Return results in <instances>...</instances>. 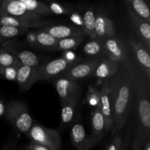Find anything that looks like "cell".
<instances>
[{
	"mask_svg": "<svg viewBox=\"0 0 150 150\" xmlns=\"http://www.w3.org/2000/svg\"><path fill=\"white\" fill-rule=\"evenodd\" d=\"M92 123V138L95 144L102 139L105 132V123L99 107L94 108L91 114Z\"/></svg>",
	"mask_w": 150,
	"mask_h": 150,
	"instance_id": "obj_19",
	"label": "cell"
},
{
	"mask_svg": "<svg viewBox=\"0 0 150 150\" xmlns=\"http://www.w3.org/2000/svg\"><path fill=\"white\" fill-rule=\"evenodd\" d=\"M71 143L77 150H90L95 144L92 136H88L81 123L73 125L70 130Z\"/></svg>",
	"mask_w": 150,
	"mask_h": 150,
	"instance_id": "obj_11",
	"label": "cell"
},
{
	"mask_svg": "<svg viewBox=\"0 0 150 150\" xmlns=\"http://www.w3.org/2000/svg\"><path fill=\"white\" fill-rule=\"evenodd\" d=\"M129 15L130 19L133 22L134 27L137 32L138 35L141 40V42L147 48L148 51H150V23L143 20L137 16L136 13H133L130 8H128Z\"/></svg>",
	"mask_w": 150,
	"mask_h": 150,
	"instance_id": "obj_17",
	"label": "cell"
},
{
	"mask_svg": "<svg viewBox=\"0 0 150 150\" xmlns=\"http://www.w3.org/2000/svg\"><path fill=\"white\" fill-rule=\"evenodd\" d=\"M54 83L61 103L73 98L80 99L81 95V86L76 81L60 77L57 78Z\"/></svg>",
	"mask_w": 150,
	"mask_h": 150,
	"instance_id": "obj_7",
	"label": "cell"
},
{
	"mask_svg": "<svg viewBox=\"0 0 150 150\" xmlns=\"http://www.w3.org/2000/svg\"><path fill=\"white\" fill-rule=\"evenodd\" d=\"M79 100L80 99L73 98V99H70L62 103V124L67 125L72 122L75 117V114H76Z\"/></svg>",
	"mask_w": 150,
	"mask_h": 150,
	"instance_id": "obj_21",
	"label": "cell"
},
{
	"mask_svg": "<svg viewBox=\"0 0 150 150\" xmlns=\"http://www.w3.org/2000/svg\"><path fill=\"white\" fill-rule=\"evenodd\" d=\"M95 32L96 38L101 40L115 37V27L113 21L103 13H99L95 16Z\"/></svg>",
	"mask_w": 150,
	"mask_h": 150,
	"instance_id": "obj_14",
	"label": "cell"
},
{
	"mask_svg": "<svg viewBox=\"0 0 150 150\" xmlns=\"http://www.w3.org/2000/svg\"><path fill=\"white\" fill-rule=\"evenodd\" d=\"M35 33H36V41L38 46L45 49L57 50L59 40L54 38L43 29L38 31Z\"/></svg>",
	"mask_w": 150,
	"mask_h": 150,
	"instance_id": "obj_24",
	"label": "cell"
},
{
	"mask_svg": "<svg viewBox=\"0 0 150 150\" xmlns=\"http://www.w3.org/2000/svg\"><path fill=\"white\" fill-rule=\"evenodd\" d=\"M130 47L135 52L137 61L142 71L144 73L146 77L150 79V56L149 51L144 46L141 41L137 40L135 38H130L129 41Z\"/></svg>",
	"mask_w": 150,
	"mask_h": 150,
	"instance_id": "obj_16",
	"label": "cell"
},
{
	"mask_svg": "<svg viewBox=\"0 0 150 150\" xmlns=\"http://www.w3.org/2000/svg\"><path fill=\"white\" fill-rule=\"evenodd\" d=\"M0 16H12L30 20L41 19L35 13L29 11L20 0H3Z\"/></svg>",
	"mask_w": 150,
	"mask_h": 150,
	"instance_id": "obj_9",
	"label": "cell"
},
{
	"mask_svg": "<svg viewBox=\"0 0 150 150\" xmlns=\"http://www.w3.org/2000/svg\"><path fill=\"white\" fill-rule=\"evenodd\" d=\"M51 13L57 15H67L73 13V9L70 6H65L64 4L57 2H51L48 5Z\"/></svg>",
	"mask_w": 150,
	"mask_h": 150,
	"instance_id": "obj_31",
	"label": "cell"
},
{
	"mask_svg": "<svg viewBox=\"0 0 150 150\" xmlns=\"http://www.w3.org/2000/svg\"><path fill=\"white\" fill-rule=\"evenodd\" d=\"M110 91L106 81L103 82L102 89L100 90V109L102 113L105 123V132L112 130L114 120H113L112 108L110 100Z\"/></svg>",
	"mask_w": 150,
	"mask_h": 150,
	"instance_id": "obj_13",
	"label": "cell"
},
{
	"mask_svg": "<svg viewBox=\"0 0 150 150\" xmlns=\"http://www.w3.org/2000/svg\"><path fill=\"white\" fill-rule=\"evenodd\" d=\"M144 150H150V142L149 141H147L146 143L144 144Z\"/></svg>",
	"mask_w": 150,
	"mask_h": 150,
	"instance_id": "obj_41",
	"label": "cell"
},
{
	"mask_svg": "<svg viewBox=\"0 0 150 150\" xmlns=\"http://www.w3.org/2000/svg\"><path fill=\"white\" fill-rule=\"evenodd\" d=\"M25 148H26V150H50L45 146H42V145L32 142L29 144L26 145Z\"/></svg>",
	"mask_w": 150,
	"mask_h": 150,
	"instance_id": "obj_35",
	"label": "cell"
},
{
	"mask_svg": "<svg viewBox=\"0 0 150 150\" xmlns=\"http://www.w3.org/2000/svg\"><path fill=\"white\" fill-rule=\"evenodd\" d=\"M46 22L43 19L30 20L12 16H0V26H11L22 28H41Z\"/></svg>",
	"mask_w": 150,
	"mask_h": 150,
	"instance_id": "obj_18",
	"label": "cell"
},
{
	"mask_svg": "<svg viewBox=\"0 0 150 150\" xmlns=\"http://www.w3.org/2000/svg\"><path fill=\"white\" fill-rule=\"evenodd\" d=\"M102 59V57H98L87 60V61H84L83 62L76 63V64L72 66L68 70H67L64 74H62L61 77L76 81L78 80H81V79L91 77Z\"/></svg>",
	"mask_w": 150,
	"mask_h": 150,
	"instance_id": "obj_6",
	"label": "cell"
},
{
	"mask_svg": "<svg viewBox=\"0 0 150 150\" xmlns=\"http://www.w3.org/2000/svg\"><path fill=\"white\" fill-rule=\"evenodd\" d=\"M32 142L39 144L50 150H62V140L58 132L40 125H33L27 134Z\"/></svg>",
	"mask_w": 150,
	"mask_h": 150,
	"instance_id": "obj_4",
	"label": "cell"
},
{
	"mask_svg": "<svg viewBox=\"0 0 150 150\" xmlns=\"http://www.w3.org/2000/svg\"><path fill=\"white\" fill-rule=\"evenodd\" d=\"M129 142H130V136H127V137L125 140H123L122 145L121 149L120 150H128Z\"/></svg>",
	"mask_w": 150,
	"mask_h": 150,
	"instance_id": "obj_39",
	"label": "cell"
},
{
	"mask_svg": "<svg viewBox=\"0 0 150 150\" xmlns=\"http://www.w3.org/2000/svg\"><path fill=\"white\" fill-rule=\"evenodd\" d=\"M133 89L139 114L137 133L145 141H149L150 135V86L149 79L142 70L133 65Z\"/></svg>",
	"mask_w": 150,
	"mask_h": 150,
	"instance_id": "obj_2",
	"label": "cell"
},
{
	"mask_svg": "<svg viewBox=\"0 0 150 150\" xmlns=\"http://www.w3.org/2000/svg\"><path fill=\"white\" fill-rule=\"evenodd\" d=\"M20 1L29 11L35 13L41 19L45 18V16L52 14L48 8V4H45L42 1H36V0H20Z\"/></svg>",
	"mask_w": 150,
	"mask_h": 150,
	"instance_id": "obj_22",
	"label": "cell"
},
{
	"mask_svg": "<svg viewBox=\"0 0 150 150\" xmlns=\"http://www.w3.org/2000/svg\"><path fill=\"white\" fill-rule=\"evenodd\" d=\"M2 43H3V42L1 40H0V48H1V44H2Z\"/></svg>",
	"mask_w": 150,
	"mask_h": 150,
	"instance_id": "obj_43",
	"label": "cell"
},
{
	"mask_svg": "<svg viewBox=\"0 0 150 150\" xmlns=\"http://www.w3.org/2000/svg\"><path fill=\"white\" fill-rule=\"evenodd\" d=\"M76 63H78L77 62H70L64 57L48 62L38 67L39 81L61 77L62 74Z\"/></svg>",
	"mask_w": 150,
	"mask_h": 150,
	"instance_id": "obj_5",
	"label": "cell"
},
{
	"mask_svg": "<svg viewBox=\"0 0 150 150\" xmlns=\"http://www.w3.org/2000/svg\"><path fill=\"white\" fill-rule=\"evenodd\" d=\"M1 47L6 48L14 54L22 65L28 67H39V59L36 54L32 51L21 48V42L18 40H7L1 44Z\"/></svg>",
	"mask_w": 150,
	"mask_h": 150,
	"instance_id": "obj_8",
	"label": "cell"
},
{
	"mask_svg": "<svg viewBox=\"0 0 150 150\" xmlns=\"http://www.w3.org/2000/svg\"><path fill=\"white\" fill-rule=\"evenodd\" d=\"M16 146V140H10L3 146L1 150H15Z\"/></svg>",
	"mask_w": 150,
	"mask_h": 150,
	"instance_id": "obj_37",
	"label": "cell"
},
{
	"mask_svg": "<svg viewBox=\"0 0 150 150\" xmlns=\"http://www.w3.org/2000/svg\"><path fill=\"white\" fill-rule=\"evenodd\" d=\"M71 20L73 21V22H76L77 23V24H79L82 27V25H83V22H82V18L81 16H79V15L76 14L75 13H72V16H71Z\"/></svg>",
	"mask_w": 150,
	"mask_h": 150,
	"instance_id": "obj_38",
	"label": "cell"
},
{
	"mask_svg": "<svg viewBox=\"0 0 150 150\" xmlns=\"http://www.w3.org/2000/svg\"><path fill=\"white\" fill-rule=\"evenodd\" d=\"M1 3H2V1L0 0V10H1Z\"/></svg>",
	"mask_w": 150,
	"mask_h": 150,
	"instance_id": "obj_42",
	"label": "cell"
},
{
	"mask_svg": "<svg viewBox=\"0 0 150 150\" xmlns=\"http://www.w3.org/2000/svg\"><path fill=\"white\" fill-rule=\"evenodd\" d=\"M145 141L140 136V135L136 132L133 145H132V150H142V147L144 145Z\"/></svg>",
	"mask_w": 150,
	"mask_h": 150,
	"instance_id": "obj_34",
	"label": "cell"
},
{
	"mask_svg": "<svg viewBox=\"0 0 150 150\" xmlns=\"http://www.w3.org/2000/svg\"><path fill=\"white\" fill-rule=\"evenodd\" d=\"M22 64L17 57L6 48H0V67H15L18 69Z\"/></svg>",
	"mask_w": 150,
	"mask_h": 150,
	"instance_id": "obj_26",
	"label": "cell"
},
{
	"mask_svg": "<svg viewBox=\"0 0 150 150\" xmlns=\"http://www.w3.org/2000/svg\"><path fill=\"white\" fill-rule=\"evenodd\" d=\"M16 81L18 84L21 92L29 90L36 82L39 81L38 67L21 65L17 70Z\"/></svg>",
	"mask_w": 150,
	"mask_h": 150,
	"instance_id": "obj_12",
	"label": "cell"
},
{
	"mask_svg": "<svg viewBox=\"0 0 150 150\" xmlns=\"http://www.w3.org/2000/svg\"><path fill=\"white\" fill-rule=\"evenodd\" d=\"M86 103L94 108L100 106V90L97 87L89 85L86 93Z\"/></svg>",
	"mask_w": 150,
	"mask_h": 150,
	"instance_id": "obj_30",
	"label": "cell"
},
{
	"mask_svg": "<svg viewBox=\"0 0 150 150\" xmlns=\"http://www.w3.org/2000/svg\"><path fill=\"white\" fill-rule=\"evenodd\" d=\"M119 64L108 59H102L94 71L93 77L99 79H106L112 77L119 69Z\"/></svg>",
	"mask_w": 150,
	"mask_h": 150,
	"instance_id": "obj_20",
	"label": "cell"
},
{
	"mask_svg": "<svg viewBox=\"0 0 150 150\" xmlns=\"http://www.w3.org/2000/svg\"><path fill=\"white\" fill-rule=\"evenodd\" d=\"M130 9L139 17L150 23V10L149 6L144 0H129L126 1Z\"/></svg>",
	"mask_w": 150,
	"mask_h": 150,
	"instance_id": "obj_23",
	"label": "cell"
},
{
	"mask_svg": "<svg viewBox=\"0 0 150 150\" xmlns=\"http://www.w3.org/2000/svg\"><path fill=\"white\" fill-rule=\"evenodd\" d=\"M95 14L92 9H89L86 10L82 17V29L84 32L85 35H89L92 39H95L96 35L95 32Z\"/></svg>",
	"mask_w": 150,
	"mask_h": 150,
	"instance_id": "obj_25",
	"label": "cell"
},
{
	"mask_svg": "<svg viewBox=\"0 0 150 150\" xmlns=\"http://www.w3.org/2000/svg\"><path fill=\"white\" fill-rule=\"evenodd\" d=\"M105 55L107 59L120 63L127 59V50L124 42L119 38L113 37L103 40Z\"/></svg>",
	"mask_w": 150,
	"mask_h": 150,
	"instance_id": "obj_10",
	"label": "cell"
},
{
	"mask_svg": "<svg viewBox=\"0 0 150 150\" xmlns=\"http://www.w3.org/2000/svg\"><path fill=\"white\" fill-rule=\"evenodd\" d=\"M85 36L74 37L59 40L57 50L58 51H70L77 48L83 40Z\"/></svg>",
	"mask_w": 150,
	"mask_h": 150,
	"instance_id": "obj_29",
	"label": "cell"
},
{
	"mask_svg": "<svg viewBox=\"0 0 150 150\" xmlns=\"http://www.w3.org/2000/svg\"><path fill=\"white\" fill-rule=\"evenodd\" d=\"M17 70L18 69L15 67H0V79L8 81H16Z\"/></svg>",
	"mask_w": 150,
	"mask_h": 150,
	"instance_id": "obj_32",
	"label": "cell"
},
{
	"mask_svg": "<svg viewBox=\"0 0 150 150\" xmlns=\"http://www.w3.org/2000/svg\"><path fill=\"white\" fill-rule=\"evenodd\" d=\"M4 117L16 130L26 135L33 125L27 106L21 101H11L7 103Z\"/></svg>",
	"mask_w": 150,
	"mask_h": 150,
	"instance_id": "obj_3",
	"label": "cell"
},
{
	"mask_svg": "<svg viewBox=\"0 0 150 150\" xmlns=\"http://www.w3.org/2000/svg\"><path fill=\"white\" fill-rule=\"evenodd\" d=\"M5 108L6 105H4V103H3L2 100L0 99V117H3L4 115V113H5Z\"/></svg>",
	"mask_w": 150,
	"mask_h": 150,
	"instance_id": "obj_40",
	"label": "cell"
},
{
	"mask_svg": "<svg viewBox=\"0 0 150 150\" xmlns=\"http://www.w3.org/2000/svg\"><path fill=\"white\" fill-rule=\"evenodd\" d=\"M43 30L57 40L85 36V33L83 29L75 26L49 25V26H45Z\"/></svg>",
	"mask_w": 150,
	"mask_h": 150,
	"instance_id": "obj_15",
	"label": "cell"
},
{
	"mask_svg": "<svg viewBox=\"0 0 150 150\" xmlns=\"http://www.w3.org/2000/svg\"><path fill=\"white\" fill-rule=\"evenodd\" d=\"M85 54L88 56H98L101 54H105L103 40L95 38L86 42L83 48Z\"/></svg>",
	"mask_w": 150,
	"mask_h": 150,
	"instance_id": "obj_28",
	"label": "cell"
},
{
	"mask_svg": "<svg viewBox=\"0 0 150 150\" xmlns=\"http://www.w3.org/2000/svg\"><path fill=\"white\" fill-rule=\"evenodd\" d=\"M114 139L108 145L107 150H120L122 145L123 139L120 132L114 135Z\"/></svg>",
	"mask_w": 150,
	"mask_h": 150,
	"instance_id": "obj_33",
	"label": "cell"
},
{
	"mask_svg": "<svg viewBox=\"0 0 150 150\" xmlns=\"http://www.w3.org/2000/svg\"><path fill=\"white\" fill-rule=\"evenodd\" d=\"M120 63L117 73L112 77L105 80L110 91L114 120L111 130L113 135L121 131L125 125L134 98L133 64L127 60Z\"/></svg>",
	"mask_w": 150,
	"mask_h": 150,
	"instance_id": "obj_1",
	"label": "cell"
},
{
	"mask_svg": "<svg viewBox=\"0 0 150 150\" xmlns=\"http://www.w3.org/2000/svg\"><path fill=\"white\" fill-rule=\"evenodd\" d=\"M29 29L22 27H15L11 26H0V40L3 42L8 39L16 38L28 32Z\"/></svg>",
	"mask_w": 150,
	"mask_h": 150,
	"instance_id": "obj_27",
	"label": "cell"
},
{
	"mask_svg": "<svg viewBox=\"0 0 150 150\" xmlns=\"http://www.w3.org/2000/svg\"><path fill=\"white\" fill-rule=\"evenodd\" d=\"M26 41L32 46H38L36 41V33L34 32H29L26 35Z\"/></svg>",
	"mask_w": 150,
	"mask_h": 150,
	"instance_id": "obj_36",
	"label": "cell"
}]
</instances>
